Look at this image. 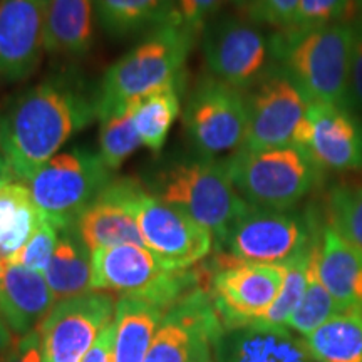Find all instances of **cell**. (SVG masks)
I'll return each mask as SVG.
<instances>
[{
    "label": "cell",
    "instance_id": "23",
    "mask_svg": "<svg viewBox=\"0 0 362 362\" xmlns=\"http://www.w3.org/2000/svg\"><path fill=\"white\" fill-rule=\"evenodd\" d=\"M93 0H49L45 52L83 56L94 37Z\"/></svg>",
    "mask_w": 362,
    "mask_h": 362
},
{
    "label": "cell",
    "instance_id": "25",
    "mask_svg": "<svg viewBox=\"0 0 362 362\" xmlns=\"http://www.w3.org/2000/svg\"><path fill=\"white\" fill-rule=\"evenodd\" d=\"M44 220L24 181L16 180L0 189V260L13 259Z\"/></svg>",
    "mask_w": 362,
    "mask_h": 362
},
{
    "label": "cell",
    "instance_id": "6",
    "mask_svg": "<svg viewBox=\"0 0 362 362\" xmlns=\"http://www.w3.org/2000/svg\"><path fill=\"white\" fill-rule=\"evenodd\" d=\"M197 288H203L197 270H171L143 245L93 252V291L141 298L168 310Z\"/></svg>",
    "mask_w": 362,
    "mask_h": 362
},
{
    "label": "cell",
    "instance_id": "9",
    "mask_svg": "<svg viewBox=\"0 0 362 362\" xmlns=\"http://www.w3.org/2000/svg\"><path fill=\"white\" fill-rule=\"evenodd\" d=\"M315 237L305 216L291 210L248 206L218 250L242 262L285 265L305 252Z\"/></svg>",
    "mask_w": 362,
    "mask_h": 362
},
{
    "label": "cell",
    "instance_id": "41",
    "mask_svg": "<svg viewBox=\"0 0 362 362\" xmlns=\"http://www.w3.org/2000/svg\"><path fill=\"white\" fill-rule=\"evenodd\" d=\"M12 181H16V176H13L11 166H8L6 156H4L2 149H0V189L6 187V185L12 183Z\"/></svg>",
    "mask_w": 362,
    "mask_h": 362
},
{
    "label": "cell",
    "instance_id": "24",
    "mask_svg": "<svg viewBox=\"0 0 362 362\" xmlns=\"http://www.w3.org/2000/svg\"><path fill=\"white\" fill-rule=\"evenodd\" d=\"M165 309L134 297H121L115 310V362H144Z\"/></svg>",
    "mask_w": 362,
    "mask_h": 362
},
{
    "label": "cell",
    "instance_id": "40",
    "mask_svg": "<svg viewBox=\"0 0 362 362\" xmlns=\"http://www.w3.org/2000/svg\"><path fill=\"white\" fill-rule=\"evenodd\" d=\"M16 341V334H13L11 327L6 324V320L0 317V362H2L4 357L8 354V351L12 349Z\"/></svg>",
    "mask_w": 362,
    "mask_h": 362
},
{
    "label": "cell",
    "instance_id": "37",
    "mask_svg": "<svg viewBox=\"0 0 362 362\" xmlns=\"http://www.w3.org/2000/svg\"><path fill=\"white\" fill-rule=\"evenodd\" d=\"M354 29L349 71V107L362 111V21L354 22Z\"/></svg>",
    "mask_w": 362,
    "mask_h": 362
},
{
    "label": "cell",
    "instance_id": "19",
    "mask_svg": "<svg viewBox=\"0 0 362 362\" xmlns=\"http://www.w3.org/2000/svg\"><path fill=\"white\" fill-rule=\"evenodd\" d=\"M56 302L44 274L0 260V317L16 336L37 329Z\"/></svg>",
    "mask_w": 362,
    "mask_h": 362
},
{
    "label": "cell",
    "instance_id": "18",
    "mask_svg": "<svg viewBox=\"0 0 362 362\" xmlns=\"http://www.w3.org/2000/svg\"><path fill=\"white\" fill-rule=\"evenodd\" d=\"M139 181L115 178L76 221L90 252L117 245H143L134 215V194Z\"/></svg>",
    "mask_w": 362,
    "mask_h": 362
},
{
    "label": "cell",
    "instance_id": "20",
    "mask_svg": "<svg viewBox=\"0 0 362 362\" xmlns=\"http://www.w3.org/2000/svg\"><path fill=\"white\" fill-rule=\"evenodd\" d=\"M216 362H317L302 336L287 327L230 329L214 346Z\"/></svg>",
    "mask_w": 362,
    "mask_h": 362
},
{
    "label": "cell",
    "instance_id": "34",
    "mask_svg": "<svg viewBox=\"0 0 362 362\" xmlns=\"http://www.w3.org/2000/svg\"><path fill=\"white\" fill-rule=\"evenodd\" d=\"M59 226L54 225L51 220L45 218L39 230L33 235V238L25 243V247L11 260V264L25 267L39 274H45L49 264H51L54 252H56L59 240ZM6 262V260H4Z\"/></svg>",
    "mask_w": 362,
    "mask_h": 362
},
{
    "label": "cell",
    "instance_id": "16",
    "mask_svg": "<svg viewBox=\"0 0 362 362\" xmlns=\"http://www.w3.org/2000/svg\"><path fill=\"white\" fill-rule=\"evenodd\" d=\"M293 146L309 153L322 170H361L362 121L346 107L310 103Z\"/></svg>",
    "mask_w": 362,
    "mask_h": 362
},
{
    "label": "cell",
    "instance_id": "13",
    "mask_svg": "<svg viewBox=\"0 0 362 362\" xmlns=\"http://www.w3.org/2000/svg\"><path fill=\"white\" fill-rule=\"evenodd\" d=\"M310 101L282 67H272L247 98L245 149L293 146Z\"/></svg>",
    "mask_w": 362,
    "mask_h": 362
},
{
    "label": "cell",
    "instance_id": "8",
    "mask_svg": "<svg viewBox=\"0 0 362 362\" xmlns=\"http://www.w3.org/2000/svg\"><path fill=\"white\" fill-rule=\"evenodd\" d=\"M185 129L202 158L216 160L245 143L248 110L243 93L206 76L194 86L183 110Z\"/></svg>",
    "mask_w": 362,
    "mask_h": 362
},
{
    "label": "cell",
    "instance_id": "5",
    "mask_svg": "<svg viewBox=\"0 0 362 362\" xmlns=\"http://www.w3.org/2000/svg\"><path fill=\"white\" fill-rule=\"evenodd\" d=\"M225 161L240 197L265 210H292L315 188L324 171L298 146L240 148Z\"/></svg>",
    "mask_w": 362,
    "mask_h": 362
},
{
    "label": "cell",
    "instance_id": "35",
    "mask_svg": "<svg viewBox=\"0 0 362 362\" xmlns=\"http://www.w3.org/2000/svg\"><path fill=\"white\" fill-rule=\"evenodd\" d=\"M243 17L257 25L288 29L300 0H237Z\"/></svg>",
    "mask_w": 362,
    "mask_h": 362
},
{
    "label": "cell",
    "instance_id": "15",
    "mask_svg": "<svg viewBox=\"0 0 362 362\" xmlns=\"http://www.w3.org/2000/svg\"><path fill=\"white\" fill-rule=\"evenodd\" d=\"M223 332L210 292L197 288L165 312L144 362H194Z\"/></svg>",
    "mask_w": 362,
    "mask_h": 362
},
{
    "label": "cell",
    "instance_id": "11",
    "mask_svg": "<svg viewBox=\"0 0 362 362\" xmlns=\"http://www.w3.org/2000/svg\"><path fill=\"white\" fill-rule=\"evenodd\" d=\"M134 215L144 247L171 270L193 269L214 250L215 240L206 228L143 183L134 194Z\"/></svg>",
    "mask_w": 362,
    "mask_h": 362
},
{
    "label": "cell",
    "instance_id": "21",
    "mask_svg": "<svg viewBox=\"0 0 362 362\" xmlns=\"http://www.w3.org/2000/svg\"><path fill=\"white\" fill-rule=\"evenodd\" d=\"M317 269L342 312L362 310V252L327 225L319 238Z\"/></svg>",
    "mask_w": 362,
    "mask_h": 362
},
{
    "label": "cell",
    "instance_id": "7",
    "mask_svg": "<svg viewBox=\"0 0 362 362\" xmlns=\"http://www.w3.org/2000/svg\"><path fill=\"white\" fill-rule=\"evenodd\" d=\"M112 180L98 151L74 146L45 163L27 187L45 218L64 228L78 221Z\"/></svg>",
    "mask_w": 362,
    "mask_h": 362
},
{
    "label": "cell",
    "instance_id": "38",
    "mask_svg": "<svg viewBox=\"0 0 362 362\" xmlns=\"http://www.w3.org/2000/svg\"><path fill=\"white\" fill-rule=\"evenodd\" d=\"M2 362H42V337L39 329L17 339Z\"/></svg>",
    "mask_w": 362,
    "mask_h": 362
},
{
    "label": "cell",
    "instance_id": "12",
    "mask_svg": "<svg viewBox=\"0 0 362 362\" xmlns=\"http://www.w3.org/2000/svg\"><path fill=\"white\" fill-rule=\"evenodd\" d=\"M284 280L285 265L252 264L221 253L208 292L223 329L255 324L279 297Z\"/></svg>",
    "mask_w": 362,
    "mask_h": 362
},
{
    "label": "cell",
    "instance_id": "33",
    "mask_svg": "<svg viewBox=\"0 0 362 362\" xmlns=\"http://www.w3.org/2000/svg\"><path fill=\"white\" fill-rule=\"evenodd\" d=\"M356 0H300L288 29L310 30L349 22L357 11Z\"/></svg>",
    "mask_w": 362,
    "mask_h": 362
},
{
    "label": "cell",
    "instance_id": "17",
    "mask_svg": "<svg viewBox=\"0 0 362 362\" xmlns=\"http://www.w3.org/2000/svg\"><path fill=\"white\" fill-rule=\"evenodd\" d=\"M49 0H0V81L21 83L45 52Z\"/></svg>",
    "mask_w": 362,
    "mask_h": 362
},
{
    "label": "cell",
    "instance_id": "2",
    "mask_svg": "<svg viewBox=\"0 0 362 362\" xmlns=\"http://www.w3.org/2000/svg\"><path fill=\"white\" fill-rule=\"evenodd\" d=\"M354 22L310 30H280L272 54L310 103L349 107V71Z\"/></svg>",
    "mask_w": 362,
    "mask_h": 362
},
{
    "label": "cell",
    "instance_id": "36",
    "mask_svg": "<svg viewBox=\"0 0 362 362\" xmlns=\"http://www.w3.org/2000/svg\"><path fill=\"white\" fill-rule=\"evenodd\" d=\"M228 2H237V0H175L171 16L187 25L189 30L202 34L206 22L218 16V12Z\"/></svg>",
    "mask_w": 362,
    "mask_h": 362
},
{
    "label": "cell",
    "instance_id": "27",
    "mask_svg": "<svg viewBox=\"0 0 362 362\" xmlns=\"http://www.w3.org/2000/svg\"><path fill=\"white\" fill-rule=\"evenodd\" d=\"M304 341L317 362H362V310L334 315Z\"/></svg>",
    "mask_w": 362,
    "mask_h": 362
},
{
    "label": "cell",
    "instance_id": "43",
    "mask_svg": "<svg viewBox=\"0 0 362 362\" xmlns=\"http://www.w3.org/2000/svg\"><path fill=\"white\" fill-rule=\"evenodd\" d=\"M356 4H357V7L362 8V0H356Z\"/></svg>",
    "mask_w": 362,
    "mask_h": 362
},
{
    "label": "cell",
    "instance_id": "32",
    "mask_svg": "<svg viewBox=\"0 0 362 362\" xmlns=\"http://www.w3.org/2000/svg\"><path fill=\"white\" fill-rule=\"evenodd\" d=\"M329 225L362 252V183L337 185L329 194Z\"/></svg>",
    "mask_w": 362,
    "mask_h": 362
},
{
    "label": "cell",
    "instance_id": "4",
    "mask_svg": "<svg viewBox=\"0 0 362 362\" xmlns=\"http://www.w3.org/2000/svg\"><path fill=\"white\" fill-rule=\"evenodd\" d=\"M148 189L206 228L216 248L250 206L235 188L226 161L210 158L176 163L160 171Z\"/></svg>",
    "mask_w": 362,
    "mask_h": 362
},
{
    "label": "cell",
    "instance_id": "31",
    "mask_svg": "<svg viewBox=\"0 0 362 362\" xmlns=\"http://www.w3.org/2000/svg\"><path fill=\"white\" fill-rule=\"evenodd\" d=\"M317 238V237H315ZM315 242V240H314ZM312 242V245H314ZM312 245L297 255L296 259L285 264V280L279 297L272 304L269 310L252 325H264V327H287L288 319L300 304L307 287V270H309Z\"/></svg>",
    "mask_w": 362,
    "mask_h": 362
},
{
    "label": "cell",
    "instance_id": "3",
    "mask_svg": "<svg viewBox=\"0 0 362 362\" xmlns=\"http://www.w3.org/2000/svg\"><path fill=\"white\" fill-rule=\"evenodd\" d=\"M197 35L170 13L106 71L98 88V115L181 78Z\"/></svg>",
    "mask_w": 362,
    "mask_h": 362
},
{
    "label": "cell",
    "instance_id": "29",
    "mask_svg": "<svg viewBox=\"0 0 362 362\" xmlns=\"http://www.w3.org/2000/svg\"><path fill=\"white\" fill-rule=\"evenodd\" d=\"M99 119V156L112 173L123 166V163L143 146L136 129L133 106L123 104L98 115Z\"/></svg>",
    "mask_w": 362,
    "mask_h": 362
},
{
    "label": "cell",
    "instance_id": "14",
    "mask_svg": "<svg viewBox=\"0 0 362 362\" xmlns=\"http://www.w3.org/2000/svg\"><path fill=\"white\" fill-rule=\"evenodd\" d=\"M116 300L90 291L57 300L39 325L42 362H81L99 334L115 320Z\"/></svg>",
    "mask_w": 362,
    "mask_h": 362
},
{
    "label": "cell",
    "instance_id": "30",
    "mask_svg": "<svg viewBox=\"0 0 362 362\" xmlns=\"http://www.w3.org/2000/svg\"><path fill=\"white\" fill-rule=\"evenodd\" d=\"M319 238L320 237H317L314 245H312L304 297H302L300 304H298L296 312H293L287 322V329L293 330V332H297L302 337H307L315 329H319L320 325L327 322L329 319H332L334 315L342 312L319 277V269H317Z\"/></svg>",
    "mask_w": 362,
    "mask_h": 362
},
{
    "label": "cell",
    "instance_id": "1",
    "mask_svg": "<svg viewBox=\"0 0 362 362\" xmlns=\"http://www.w3.org/2000/svg\"><path fill=\"white\" fill-rule=\"evenodd\" d=\"M98 119V89L76 74H54L0 106V149L27 183L79 131Z\"/></svg>",
    "mask_w": 362,
    "mask_h": 362
},
{
    "label": "cell",
    "instance_id": "39",
    "mask_svg": "<svg viewBox=\"0 0 362 362\" xmlns=\"http://www.w3.org/2000/svg\"><path fill=\"white\" fill-rule=\"evenodd\" d=\"M115 320L99 334L90 349L86 352L81 362H115Z\"/></svg>",
    "mask_w": 362,
    "mask_h": 362
},
{
    "label": "cell",
    "instance_id": "28",
    "mask_svg": "<svg viewBox=\"0 0 362 362\" xmlns=\"http://www.w3.org/2000/svg\"><path fill=\"white\" fill-rule=\"evenodd\" d=\"M99 25L107 34L123 37L160 25L170 17L171 0H93Z\"/></svg>",
    "mask_w": 362,
    "mask_h": 362
},
{
    "label": "cell",
    "instance_id": "26",
    "mask_svg": "<svg viewBox=\"0 0 362 362\" xmlns=\"http://www.w3.org/2000/svg\"><path fill=\"white\" fill-rule=\"evenodd\" d=\"M183 88L185 78L181 76V78L131 101L134 124L143 146L151 149L153 153L161 151L175 121L181 115Z\"/></svg>",
    "mask_w": 362,
    "mask_h": 362
},
{
    "label": "cell",
    "instance_id": "42",
    "mask_svg": "<svg viewBox=\"0 0 362 362\" xmlns=\"http://www.w3.org/2000/svg\"><path fill=\"white\" fill-rule=\"evenodd\" d=\"M211 349H214V347H208V349L203 351L202 354L194 359V362H215L214 357H211Z\"/></svg>",
    "mask_w": 362,
    "mask_h": 362
},
{
    "label": "cell",
    "instance_id": "22",
    "mask_svg": "<svg viewBox=\"0 0 362 362\" xmlns=\"http://www.w3.org/2000/svg\"><path fill=\"white\" fill-rule=\"evenodd\" d=\"M44 277L56 300L93 291V252L86 245L76 223L59 230L56 252Z\"/></svg>",
    "mask_w": 362,
    "mask_h": 362
},
{
    "label": "cell",
    "instance_id": "10",
    "mask_svg": "<svg viewBox=\"0 0 362 362\" xmlns=\"http://www.w3.org/2000/svg\"><path fill=\"white\" fill-rule=\"evenodd\" d=\"M203 57L214 78L240 90L252 88L269 72L272 44L247 17L215 16L202 29Z\"/></svg>",
    "mask_w": 362,
    "mask_h": 362
}]
</instances>
